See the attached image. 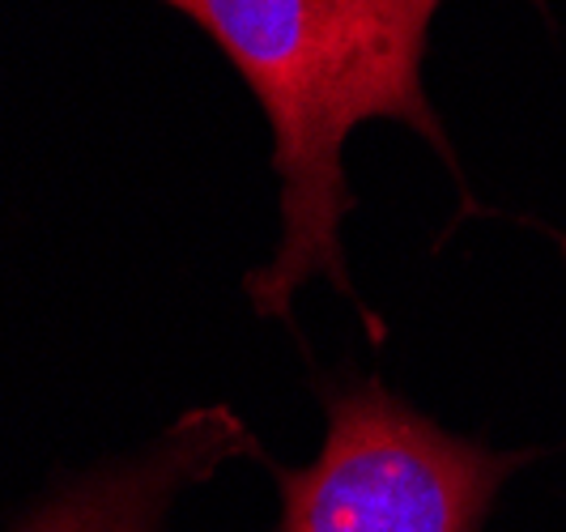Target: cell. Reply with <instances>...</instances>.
<instances>
[{"mask_svg": "<svg viewBox=\"0 0 566 532\" xmlns=\"http://www.w3.org/2000/svg\"><path fill=\"white\" fill-rule=\"evenodd\" d=\"M239 451H255L248 426L230 409H197L137 460L82 477L18 532H158L175 494Z\"/></svg>", "mask_w": 566, "mask_h": 532, "instance_id": "obj_3", "label": "cell"}, {"mask_svg": "<svg viewBox=\"0 0 566 532\" xmlns=\"http://www.w3.org/2000/svg\"><path fill=\"white\" fill-rule=\"evenodd\" d=\"M192 18L248 82L273 128L282 243L243 290L260 315H290L294 294L328 278L354 299L340 226L354 209L345 140L367 119H397L452 158L422 90L426 34L443 0H163ZM358 303V299H354Z\"/></svg>", "mask_w": 566, "mask_h": 532, "instance_id": "obj_1", "label": "cell"}, {"mask_svg": "<svg viewBox=\"0 0 566 532\" xmlns=\"http://www.w3.org/2000/svg\"><path fill=\"white\" fill-rule=\"evenodd\" d=\"M520 460L434 426L379 379H354L328 393L312 465H273L277 532H482Z\"/></svg>", "mask_w": 566, "mask_h": 532, "instance_id": "obj_2", "label": "cell"}, {"mask_svg": "<svg viewBox=\"0 0 566 532\" xmlns=\"http://www.w3.org/2000/svg\"><path fill=\"white\" fill-rule=\"evenodd\" d=\"M563 255H566V239H563Z\"/></svg>", "mask_w": 566, "mask_h": 532, "instance_id": "obj_4", "label": "cell"}]
</instances>
